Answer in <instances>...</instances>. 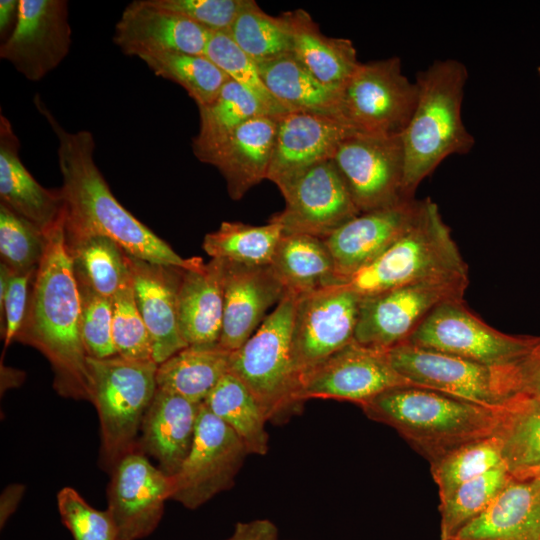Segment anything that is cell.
Wrapping results in <instances>:
<instances>
[{"instance_id":"1","label":"cell","mask_w":540,"mask_h":540,"mask_svg":"<svg viewBox=\"0 0 540 540\" xmlns=\"http://www.w3.org/2000/svg\"><path fill=\"white\" fill-rule=\"evenodd\" d=\"M34 103L57 137L66 237L105 236L126 254L154 264L186 270L204 264L200 257L178 255L118 202L95 163V141L91 132L67 131L40 95H35Z\"/></svg>"},{"instance_id":"2","label":"cell","mask_w":540,"mask_h":540,"mask_svg":"<svg viewBox=\"0 0 540 540\" xmlns=\"http://www.w3.org/2000/svg\"><path fill=\"white\" fill-rule=\"evenodd\" d=\"M27 313L16 340L49 361L59 395L91 401L87 354L81 336V304L64 219L47 233L43 258L32 280Z\"/></svg>"},{"instance_id":"3","label":"cell","mask_w":540,"mask_h":540,"mask_svg":"<svg viewBox=\"0 0 540 540\" xmlns=\"http://www.w3.org/2000/svg\"><path fill=\"white\" fill-rule=\"evenodd\" d=\"M359 407L369 419L394 428L430 464L496 433L503 409L416 385L391 388Z\"/></svg>"},{"instance_id":"4","label":"cell","mask_w":540,"mask_h":540,"mask_svg":"<svg viewBox=\"0 0 540 540\" xmlns=\"http://www.w3.org/2000/svg\"><path fill=\"white\" fill-rule=\"evenodd\" d=\"M467 78L465 65L456 59L435 60L417 74V103L401 134L405 198H415L420 183L444 159L467 154L473 148L474 137L461 115Z\"/></svg>"},{"instance_id":"5","label":"cell","mask_w":540,"mask_h":540,"mask_svg":"<svg viewBox=\"0 0 540 540\" xmlns=\"http://www.w3.org/2000/svg\"><path fill=\"white\" fill-rule=\"evenodd\" d=\"M451 276H468V268L437 204L426 198L411 227L397 241L335 285L365 297L414 282Z\"/></svg>"},{"instance_id":"6","label":"cell","mask_w":540,"mask_h":540,"mask_svg":"<svg viewBox=\"0 0 540 540\" xmlns=\"http://www.w3.org/2000/svg\"><path fill=\"white\" fill-rule=\"evenodd\" d=\"M296 300L286 292L253 335L230 354L229 372L250 390L273 424L300 414L304 404L291 354Z\"/></svg>"},{"instance_id":"7","label":"cell","mask_w":540,"mask_h":540,"mask_svg":"<svg viewBox=\"0 0 540 540\" xmlns=\"http://www.w3.org/2000/svg\"><path fill=\"white\" fill-rule=\"evenodd\" d=\"M91 403L100 423L99 464L111 473L127 454L138 449L144 415L157 389L158 364L115 355L87 357Z\"/></svg>"},{"instance_id":"8","label":"cell","mask_w":540,"mask_h":540,"mask_svg":"<svg viewBox=\"0 0 540 540\" xmlns=\"http://www.w3.org/2000/svg\"><path fill=\"white\" fill-rule=\"evenodd\" d=\"M385 351L412 385L493 408L504 407L516 395L512 364L488 366L407 342Z\"/></svg>"},{"instance_id":"9","label":"cell","mask_w":540,"mask_h":540,"mask_svg":"<svg viewBox=\"0 0 540 540\" xmlns=\"http://www.w3.org/2000/svg\"><path fill=\"white\" fill-rule=\"evenodd\" d=\"M417 97L418 86L403 74L400 58L360 63L342 88L339 119L361 134L401 135Z\"/></svg>"},{"instance_id":"10","label":"cell","mask_w":540,"mask_h":540,"mask_svg":"<svg viewBox=\"0 0 540 540\" xmlns=\"http://www.w3.org/2000/svg\"><path fill=\"white\" fill-rule=\"evenodd\" d=\"M468 284V276H451L361 297L354 341L378 350L402 344L437 306L464 299Z\"/></svg>"},{"instance_id":"11","label":"cell","mask_w":540,"mask_h":540,"mask_svg":"<svg viewBox=\"0 0 540 540\" xmlns=\"http://www.w3.org/2000/svg\"><path fill=\"white\" fill-rule=\"evenodd\" d=\"M538 337L503 333L485 323L460 299L437 306L406 342L496 367L518 362Z\"/></svg>"},{"instance_id":"12","label":"cell","mask_w":540,"mask_h":540,"mask_svg":"<svg viewBox=\"0 0 540 540\" xmlns=\"http://www.w3.org/2000/svg\"><path fill=\"white\" fill-rule=\"evenodd\" d=\"M247 455L237 434L202 403L190 451L170 477V499L188 509L202 506L233 486Z\"/></svg>"},{"instance_id":"13","label":"cell","mask_w":540,"mask_h":540,"mask_svg":"<svg viewBox=\"0 0 540 540\" xmlns=\"http://www.w3.org/2000/svg\"><path fill=\"white\" fill-rule=\"evenodd\" d=\"M361 296L329 285L297 296L291 354L299 378L354 340Z\"/></svg>"},{"instance_id":"14","label":"cell","mask_w":540,"mask_h":540,"mask_svg":"<svg viewBox=\"0 0 540 540\" xmlns=\"http://www.w3.org/2000/svg\"><path fill=\"white\" fill-rule=\"evenodd\" d=\"M332 161L360 213L391 206L405 198L401 135L351 136L340 144Z\"/></svg>"},{"instance_id":"15","label":"cell","mask_w":540,"mask_h":540,"mask_svg":"<svg viewBox=\"0 0 540 540\" xmlns=\"http://www.w3.org/2000/svg\"><path fill=\"white\" fill-rule=\"evenodd\" d=\"M412 385L391 365L386 351L354 340L305 372L300 400L333 399L358 406L394 387Z\"/></svg>"},{"instance_id":"16","label":"cell","mask_w":540,"mask_h":540,"mask_svg":"<svg viewBox=\"0 0 540 540\" xmlns=\"http://www.w3.org/2000/svg\"><path fill=\"white\" fill-rule=\"evenodd\" d=\"M66 0H19L11 34L0 58L30 81H39L69 54L71 27Z\"/></svg>"},{"instance_id":"17","label":"cell","mask_w":540,"mask_h":540,"mask_svg":"<svg viewBox=\"0 0 540 540\" xmlns=\"http://www.w3.org/2000/svg\"><path fill=\"white\" fill-rule=\"evenodd\" d=\"M109 512L116 540H139L158 526L171 498V478L138 449L124 456L110 473Z\"/></svg>"},{"instance_id":"18","label":"cell","mask_w":540,"mask_h":540,"mask_svg":"<svg viewBox=\"0 0 540 540\" xmlns=\"http://www.w3.org/2000/svg\"><path fill=\"white\" fill-rule=\"evenodd\" d=\"M283 197L284 209L270 218L281 224L283 234H305L326 239L360 214L332 160L306 171Z\"/></svg>"},{"instance_id":"19","label":"cell","mask_w":540,"mask_h":540,"mask_svg":"<svg viewBox=\"0 0 540 540\" xmlns=\"http://www.w3.org/2000/svg\"><path fill=\"white\" fill-rule=\"evenodd\" d=\"M361 134L338 118L304 112L278 116L274 152L267 179L282 195L312 167L332 160L340 144Z\"/></svg>"},{"instance_id":"20","label":"cell","mask_w":540,"mask_h":540,"mask_svg":"<svg viewBox=\"0 0 540 540\" xmlns=\"http://www.w3.org/2000/svg\"><path fill=\"white\" fill-rule=\"evenodd\" d=\"M138 310L158 365L188 347L179 326L178 293L186 269L150 263L125 253Z\"/></svg>"},{"instance_id":"21","label":"cell","mask_w":540,"mask_h":540,"mask_svg":"<svg viewBox=\"0 0 540 540\" xmlns=\"http://www.w3.org/2000/svg\"><path fill=\"white\" fill-rule=\"evenodd\" d=\"M422 200L404 198L391 206L360 213L325 239L332 256L336 283L369 264L415 221ZM334 284V285H335Z\"/></svg>"},{"instance_id":"22","label":"cell","mask_w":540,"mask_h":540,"mask_svg":"<svg viewBox=\"0 0 540 540\" xmlns=\"http://www.w3.org/2000/svg\"><path fill=\"white\" fill-rule=\"evenodd\" d=\"M210 33L152 0H136L124 8L113 41L124 54L137 57L162 52L205 55Z\"/></svg>"},{"instance_id":"23","label":"cell","mask_w":540,"mask_h":540,"mask_svg":"<svg viewBox=\"0 0 540 540\" xmlns=\"http://www.w3.org/2000/svg\"><path fill=\"white\" fill-rule=\"evenodd\" d=\"M285 293L270 265L224 261V311L218 346L230 352L240 348Z\"/></svg>"},{"instance_id":"24","label":"cell","mask_w":540,"mask_h":540,"mask_svg":"<svg viewBox=\"0 0 540 540\" xmlns=\"http://www.w3.org/2000/svg\"><path fill=\"white\" fill-rule=\"evenodd\" d=\"M277 128L278 116L254 117L238 126L204 160L224 177L231 199H241L267 179Z\"/></svg>"},{"instance_id":"25","label":"cell","mask_w":540,"mask_h":540,"mask_svg":"<svg viewBox=\"0 0 540 540\" xmlns=\"http://www.w3.org/2000/svg\"><path fill=\"white\" fill-rule=\"evenodd\" d=\"M202 403L157 388L144 415L138 450L157 460L169 477L178 472L190 451Z\"/></svg>"},{"instance_id":"26","label":"cell","mask_w":540,"mask_h":540,"mask_svg":"<svg viewBox=\"0 0 540 540\" xmlns=\"http://www.w3.org/2000/svg\"><path fill=\"white\" fill-rule=\"evenodd\" d=\"M19 150L20 140L10 121L1 114V204L47 234L64 219V201L61 190H51L41 186L25 168L19 156Z\"/></svg>"},{"instance_id":"27","label":"cell","mask_w":540,"mask_h":540,"mask_svg":"<svg viewBox=\"0 0 540 540\" xmlns=\"http://www.w3.org/2000/svg\"><path fill=\"white\" fill-rule=\"evenodd\" d=\"M446 540H540V475L513 478L482 513Z\"/></svg>"},{"instance_id":"28","label":"cell","mask_w":540,"mask_h":540,"mask_svg":"<svg viewBox=\"0 0 540 540\" xmlns=\"http://www.w3.org/2000/svg\"><path fill=\"white\" fill-rule=\"evenodd\" d=\"M224 311V261L185 270L178 293L181 334L188 346L218 345Z\"/></svg>"},{"instance_id":"29","label":"cell","mask_w":540,"mask_h":540,"mask_svg":"<svg viewBox=\"0 0 540 540\" xmlns=\"http://www.w3.org/2000/svg\"><path fill=\"white\" fill-rule=\"evenodd\" d=\"M292 33V54L321 82L343 88L360 65L351 40L324 35L303 9L283 13Z\"/></svg>"},{"instance_id":"30","label":"cell","mask_w":540,"mask_h":540,"mask_svg":"<svg viewBox=\"0 0 540 540\" xmlns=\"http://www.w3.org/2000/svg\"><path fill=\"white\" fill-rule=\"evenodd\" d=\"M258 67L267 89L286 111L339 119L342 88L321 82L292 53Z\"/></svg>"},{"instance_id":"31","label":"cell","mask_w":540,"mask_h":540,"mask_svg":"<svg viewBox=\"0 0 540 540\" xmlns=\"http://www.w3.org/2000/svg\"><path fill=\"white\" fill-rule=\"evenodd\" d=\"M270 266L285 291L296 296L336 283L334 262L322 238L283 234Z\"/></svg>"},{"instance_id":"32","label":"cell","mask_w":540,"mask_h":540,"mask_svg":"<svg viewBox=\"0 0 540 540\" xmlns=\"http://www.w3.org/2000/svg\"><path fill=\"white\" fill-rule=\"evenodd\" d=\"M503 462L514 479L540 475V400L515 395L502 409L496 431Z\"/></svg>"},{"instance_id":"33","label":"cell","mask_w":540,"mask_h":540,"mask_svg":"<svg viewBox=\"0 0 540 540\" xmlns=\"http://www.w3.org/2000/svg\"><path fill=\"white\" fill-rule=\"evenodd\" d=\"M230 354L218 345L188 346L158 365L157 388L202 403L229 372Z\"/></svg>"},{"instance_id":"34","label":"cell","mask_w":540,"mask_h":540,"mask_svg":"<svg viewBox=\"0 0 540 540\" xmlns=\"http://www.w3.org/2000/svg\"><path fill=\"white\" fill-rule=\"evenodd\" d=\"M198 110L200 126L192 148L201 162L242 123L257 116L272 115L253 94L232 79L210 103L199 106Z\"/></svg>"},{"instance_id":"35","label":"cell","mask_w":540,"mask_h":540,"mask_svg":"<svg viewBox=\"0 0 540 540\" xmlns=\"http://www.w3.org/2000/svg\"><path fill=\"white\" fill-rule=\"evenodd\" d=\"M203 403L237 434L248 454L263 456L268 452V420L254 395L235 375L225 374Z\"/></svg>"},{"instance_id":"36","label":"cell","mask_w":540,"mask_h":540,"mask_svg":"<svg viewBox=\"0 0 540 540\" xmlns=\"http://www.w3.org/2000/svg\"><path fill=\"white\" fill-rule=\"evenodd\" d=\"M65 243L77 283L113 298L129 276L123 249L101 235L65 236Z\"/></svg>"},{"instance_id":"37","label":"cell","mask_w":540,"mask_h":540,"mask_svg":"<svg viewBox=\"0 0 540 540\" xmlns=\"http://www.w3.org/2000/svg\"><path fill=\"white\" fill-rule=\"evenodd\" d=\"M282 235L281 224L271 220L261 226L224 221L217 230L205 235L202 247L211 259L268 266Z\"/></svg>"},{"instance_id":"38","label":"cell","mask_w":540,"mask_h":540,"mask_svg":"<svg viewBox=\"0 0 540 540\" xmlns=\"http://www.w3.org/2000/svg\"><path fill=\"white\" fill-rule=\"evenodd\" d=\"M228 34L257 64L292 53V33L285 15L271 16L253 0H245Z\"/></svg>"},{"instance_id":"39","label":"cell","mask_w":540,"mask_h":540,"mask_svg":"<svg viewBox=\"0 0 540 540\" xmlns=\"http://www.w3.org/2000/svg\"><path fill=\"white\" fill-rule=\"evenodd\" d=\"M139 58L157 76L183 87L198 107L210 103L230 79L205 55L162 52Z\"/></svg>"},{"instance_id":"40","label":"cell","mask_w":540,"mask_h":540,"mask_svg":"<svg viewBox=\"0 0 540 540\" xmlns=\"http://www.w3.org/2000/svg\"><path fill=\"white\" fill-rule=\"evenodd\" d=\"M504 464L501 441L494 433L464 443L431 463V473L440 499L461 484Z\"/></svg>"},{"instance_id":"41","label":"cell","mask_w":540,"mask_h":540,"mask_svg":"<svg viewBox=\"0 0 540 540\" xmlns=\"http://www.w3.org/2000/svg\"><path fill=\"white\" fill-rule=\"evenodd\" d=\"M512 479L505 464H501L440 499L441 540H446L482 513Z\"/></svg>"},{"instance_id":"42","label":"cell","mask_w":540,"mask_h":540,"mask_svg":"<svg viewBox=\"0 0 540 540\" xmlns=\"http://www.w3.org/2000/svg\"><path fill=\"white\" fill-rule=\"evenodd\" d=\"M205 56L230 79L253 94L272 115L280 116L288 112L267 89L258 64L233 41L228 33L211 32Z\"/></svg>"},{"instance_id":"43","label":"cell","mask_w":540,"mask_h":540,"mask_svg":"<svg viewBox=\"0 0 540 540\" xmlns=\"http://www.w3.org/2000/svg\"><path fill=\"white\" fill-rule=\"evenodd\" d=\"M112 336L117 355L153 360L151 339L136 304L130 273L113 296Z\"/></svg>"},{"instance_id":"44","label":"cell","mask_w":540,"mask_h":540,"mask_svg":"<svg viewBox=\"0 0 540 540\" xmlns=\"http://www.w3.org/2000/svg\"><path fill=\"white\" fill-rule=\"evenodd\" d=\"M47 234L0 204V253L14 272L37 269L45 252Z\"/></svg>"},{"instance_id":"45","label":"cell","mask_w":540,"mask_h":540,"mask_svg":"<svg viewBox=\"0 0 540 540\" xmlns=\"http://www.w3.org/2000/svg\"><path fill=\"white\" fill-rule=\"evenodd\" d=\"M77 282V281H76ZM81 304V336L88 357L117 355L112 336L113 298L77 283Z\"/></svg>"},{"instance_id":"46","label":"cell","mask_w":540,"mask_h":540,"mask_svg":"<svg viewBox=\"0 0 540 540\" xmlns=\"http://www.w3.org/2000/svg\"><path fill=\"white\" fill-rule=\"evenodd\" d=\"M57 506L62 522L74 540H116L109 512L90 506L75 489L62 488L57 494Z\"/></svg>"},{"instance_id":"47","label":"cell","mask_w":540,"mask_h":540,"mask_svg":"<svg viewBox=\"0 0 540 540\" xmlns=\"http://www.w3.org/2000/svg\"><path fill=\"white\" fill-rule=\"evenodd\" d=\"M155 5L185 17L209 32L229 33L245 0H152Z\"/></svg>"},{"instance_id":"48","label":"cell","mask_w":540,"mask_h":540,"mask_svg":"<svg viewBox=\"0 0 540 540\" xmlns=\"http://www.w3.org/2000/svg\"><path fill=\"white\" fill-rule=\"evenodd\" d=\"M37 269L12 272L6 290L3 307L0 310L1 332L6 349L15 340L27 313L30 281Z\"/></svg>"},{"instance_id":"49","label":"cell","mask_w":540,"mask_h":540,"mask_svg":"<svg viewBox=\"0 0 540 540\" xmlns=\"http://www.w3.org/2000/svg\"><path fill=\"white\" fill-rule=\"evenodd\" d=\"M516 395L540 400V336L530 351L513 364Z\"/></svg>"},{"instance_id":"50","label":"cell","mask_w":540,"mask_h":540,"mask_svg":"<svg viewBox=\"0 0 540 540\" xmlns=\"http://www.w3.org/2000/svg\"><path fill=\"white\" fill-rule=\"evenodd\" d=\"M225 540H280L277 526L269 519H254L236 524Z\"/></svg>"},{"instance_id":"51","label":"cell","mask_w":540,"mask_h":540,"mask_svg":"<svg viewBox=\"0 0 540 540\" xmlns=\"http://www.w3.org/2000/svg\"><path fill=\"white\" fill-rule=\"evenodd\" d=\"M25 487L13 484L6 487L0 499V526L3 527L21 501Z\"/></svg>"},{"instance_id":"52","label":"cell","mask_w":540,"mask_h":540,"mask_svg":"<svg viewBox=\"0 0 540 540\" xmlns=\"http://www.w3.org/2000/svg\"><path fill=\"white\" fill-rule=\"evenodd\" d=\"M19 0H1L0 1V34L5 37L10 29L12 22H16Z\"/></svg>"},{"instance_id":"53","label":"cell","mask_w":540,"mask_h":540,"mask_svg":"<svg viewBox=\"0 0 540 540\" xmlns=\"http://www.w3.org/2000/svg\"><path fill=\"white\" fill-rule=\"evenodd\" d=\"M538 74H539V78H540V66L538 67Z\"/></svg>"}]
</instances>
